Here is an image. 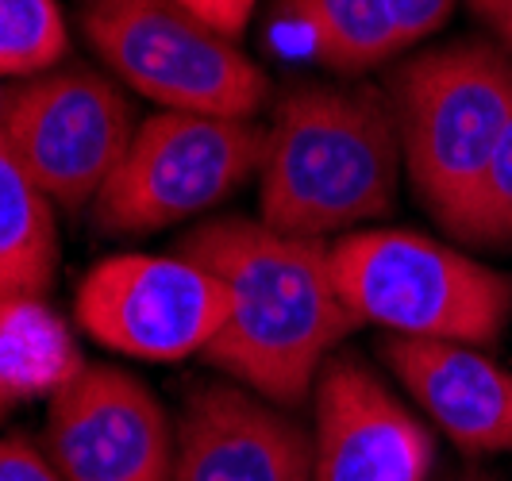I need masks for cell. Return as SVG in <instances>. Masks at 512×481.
<instances>
[{
    "mask_svg": "<svg viewBox=\"0 0 512 481\" xmlns=\"http://www.w3.org/2000/svg\"><path fill=\"white\" fill-rule=\"evenodd\" d=\"M81 27L116 81L162 112L255 120L270 101L255 58L178 0H85Z\"/></svg>",
    "mask_w": 512,
    "mask_h": 481,
    "instance_id": "5",
    "label": "cell"
},
{
    "mask_svg": "<svg viewBox=\"0 0 512 481\" xmlns=\"http://www.w3.org/2000/svg\"><path fill=\"white\" fill-rule=\"evenodd\" d=\"M466 247L486 251H512V120L497 139L486 174L478 181L474 197L462 208L459 224L451 228Z\"/></svg>",
    "mask_w": 512,
    "mask_h": 481,
    "instance_id": "17",
    "label": "cell"
},
{
    "mask_svg": "<svg viewBox=\"0 0 512 481\" xmlns=\"http://www.w3.org/2000/svg\"><path fill=\"white\" fill-rule=\"evenodd\" d=\"M178 4H185L193 16H201L208 27H216L228 39H239L255 12V0H178Z\"/></svg>",
    "mask_w": 512,
    "mask_h": 481,
    "instance_id": "20",
    "label": "cell"
},
{
    "mask_svg": "<svg viewBox=\"0 0 512 481\" xmlns=\"http://www.w3.org/2000/svg\"><path fill=\"white\" fill-rule=\"evenodd\" d=\"M8 405H12V397H8V393H4V385H0V416L8 412Z\"/></svg>",
    "mask_w": 512,
    "mask_h": 481,
    "instance_id": "22",
    "label": "cell"
},
{
    "mask_svg": "<svg viewBox=\"0 0 512 481\" xmlns=\"http://www.w3.org/2000/svg\"><path fill=\"white\" fill-rule=\"evenodd\" d=\"M389 4H393L397 43H401V51H409V47L424 43L428 35H436L439 27L451 20L459 0H389Z\"/></svg>",
    "mask_w": 512,
    "mask_h": 481,
    "instance_id": "19",
    "label": "cell"
},
{
    "mask_svg": "<svg viewBox=\"0 0 512 481\" xmlns=\"http://www.w3.org/2000/svg\"><path fill=\"white\" fill-rule=\"evenodd\" d=\"M47 455L66 481H174L178 428L147 381L81 366L51 393Z\"/></svg>",
    "mask_w": 512,
    "mask_h": 481,
    "instance_id": "9",
    "label": "cell"
},
{
    "mask_svg": "<svg viewBox=\"0 0 512 481\" xmlns=\"http://www.w3.org/2000/svg\"><path fill=\"white\" fill-rule=\"evenodd\" d=\"M312 43L316 62L335 74H362L401 54L389 0H278Z\"/></svg>",
    "mask_w": 512,
    "mask_h": 481,
    "instance_id": "14",
    "label": "cell"
},
{
    "mask_svg": "<svg viewBox=\"0 0 512 481\" xmlns=\"http://www.w3.org/2000/svg\"><path fill=\"white\" fill-rule=\"evenodd\" d=\"M455 481H493V478H486V474H466V478H455Z\"/></svg>",
    "mask_w": 512,
    "mask_h": 481,
    "instance_id": "23",
    "label": "cell"
},
{
    "mask_svg": "<svg viewBox=\"0 0 512 481\" xmlns=\"http://www.w3.org/2000/svg\"><path fill=\"white\" fill-rule=\"evenodd\" d=\"M393 116L416 197L451 231L512 120V58L489 43L416 54L393 77Z\"/></svg>",
    "mask_w": 512,
    "mask_h": 481,
    "instance_id": "4",
    "label": "cell"
},
{
    "mask_svg": "<svg viewBox=\"0 0 512 481\" xmlns=\"http://www.w3.org/2000/svg\"><path fill=\"white\" fill-rule=\"evenodd\" d=\"M424 420L362 358L335 355L312 389V481H432Z\"/></svg>",
    "mask_w": 512,
    "mask_h": 481,
    "instance_id": "10",
    "label": "cell"
},
{
    "mask_svg": "<svg viewBox=\"0 0 512 481\" xmlns=\"http://www.w3.org/2000/svg\"><path fill=\"white\" fill-rule=\"evenodd\" d=\"M401 166L393 101L355 85H297L266 127L258 220L301 239H339L393 208Z\"/></svg>",
    "mask_w": 512,
    "mask_h": 481,
    "instance_id": "2",
    "label": "cell"
},
{
    "mask_svg": "<svg viewBox=\"0 0 512 481\" xmlns=\"http://www.w3.org/2000/svg\"><path fill=\"white\" fill-rule=\"evenodd\" d=\"M332 278L359 324L397 339L497 343L512 278L466 251L409 228H359L332 239Z\"/></svg>",
    "mask_w": 512,
    "mask_h": 481,
    "instance_id": "3",
    "label": "cell"
},
{
    "mask_svg": "<svg viewBox=\"0 0 512 481\" xmlns=\"http://www.w3.org/2000/svg\"><path fill=\"white\" fill-rule=\"evenodd\" d=\"M70 51L58 0H0V77H39Z\"/></svg>",
    "mask_w": 512,
    "mask_h": 481,
    "instance_id": "16",
    "label": "cell"
},
{
    "mask_svg": "<svg viewBox=\"0 0 512 481\" xmlns=\"http://www.w3.org/2000/svg\"><path fill=\"white\" fill-rule=\"evenodd\" d=\"M178 254L205 266L228 293V320L205 362L282 408L301 405L359 316L339 297L332 243L216 216L178 239Z\"/></svg>",
    "mask_w": 512,
    "mask_h": 481,
    "instance_id": "1",
    "label": "cell"
},
{
    "mask_svg": "<svg viewBox=\"0 0 512 481\" xmlns=\"http://www.w3.org/2000/svg\"><path fill=\"white\" fill-rule=\"evenodd\" d=\"M266 127L231 116L154 112L139 120L97 201L89 204L101 235H151L224 204L258 178Z\"/></svg>",
    "mask_w": 512,
    "mask_h": 481,
    "instance_id": "6",
    "label": "cell"
},
{
    "mask_svg": "<svg viewBox=\"0 0 512 481\" xmlns=\"http://www.w3.org/2000/svg\"><path fill=\"white\" fill-rule=\"evenodd\" d=\"M58 266L54 204L0 127V308L43 301Z\"/></svg>",
    "mask_w": 512,
    "mask_h": 481,
    "instance_id": "13",
    "label": "cell"
},
{
    "mask_svg": "<svg viewBox=\"0 0 512 481\" xmlns=\"http://www.w3.org/2000/svg\"><path fill=\"white\" fill-rule=\"evenodd\" d=\"M77 324L101 347L143 362L205 355L228 320L224 285L185 254H112L74 297Z\"/></svg>",
    "mask_w": 512,
    "mask_h": 481,
    "instance_id": "8",
    "label": "cell"
},
{
    "mask_svg": "<svg viewBox=\"0 0 512 481\" xmlns=\"http://www.w3.org/2000/svg\"><path fill=\"white\" fill-rule=\"evenodd\" d=\"M62 328L43 316L39 301L0 308V385L12 401L31 393H58L81 366Z\"/></svg>",
    "mask_w": 512,
    "mask_h": 481,
    "instance_id": "15",
    "label": "cell"
},
{
    "mask_svg": "<svg viewBox=\"0 0 512 481\" xmlns=\"http://www.w3.org/2000/svg\"><path fill=\"white\" fill-rule=\"evenodd\" d=\"M382 355L420 412L459 451L505 455L512 451V370L466 343L397 339Z\"/></svg>",
    "mask_w": 512,
    "mask_h": 481,
    "instance_id": "12",
    "label": "cell"
},
{
    "mask_svg": "<svg viewBox=\"0 0 512 481\" xmlns=\"http://www.w3.org/2000/svg\"><path fill=\"white\" fill-rule=\"evenodd\" d=\"M470 12L497 35L501 51L512 58V0H466Z\"/></svg>",
    "mask_w": 512,
    "mask_h": 481,
    "instance_id": "21",
    "label": "cell"
},
{
    "mask_svg": "<svg viewBox=\"0 0 512 481\" xmlns=\"http://www.w3.org/2000/svg\"><path fill=\"white\" fill-rule=\"evenodd\" d=\"M174 428V481H312V431L235 381L193 385Z\"/></svg>",
    "mask_w": 512,
    "mask_h": 481,
    "instance_id": "11",
    "label": "cell"
},
{
    "mask_svg": "<svg viewBox=\"0 0 512 481\" xmlns=\"http://www.w3.org/2000/svg\"><path fill=\"white\" fill-rule=\"evenodd\" d=\"M0 127L54 208H89L135 139V104L112 77L66 66L8 93Z\"/></svg>",
    "mask_w": 512,
    "mask_h": 481,
    "instance_id": "7",
    "label": "cell"
},
{
    "mask_svg": "<svg viewBox=\"0 0 512 481\" xmlns=\"http://www.w3.org/2000/svg\"><path fill=\"white\" fill-rule=\"evenodd\" d=\"M0 481H66L47 447H35L24 435H0Z\"/></svg>",
    "mask_w": 512,
    "mask_h": 481,
    "instance_id": "18",
    "label": "cell"
}]
</instances>
